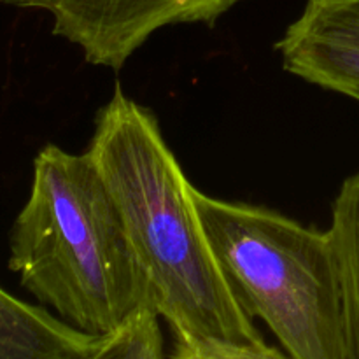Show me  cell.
Returning a JSON list of instances; mask_svg holds the SVG:
<instances>
[{
  "instance_id": "8992f818",
  "label": "cell",
  "mask_w": 359,
  "mask_h": 359,
  "mask_svg": "<svg viewBox=\"0 0 359 359\" xmlns=\"http://www.w3.org/2000/svg\"><path fill=\"white\" fill-rule=\"evenodd\" d=\"M102 342L0 287V359H100Z\"/></svg>"
},
{
  "instance_id": "7a4b0ae2",
  "label": "cell",
  "mask_w": 359,
  "mask_h": 359,
  "mask_svg": "<svg viewBox=\"0 0 359 359\" xmlns=\"http://www.w3.org/2000/svg\"><path fill=\"white\" fill-rule=\"evenodd\" d=\"M9 251L21 286L84 333L107 335L142 305L154 307L118 203L88 151H39Z\"/></svg>"
},
{
  "instance_id": "3957f363",
  "label": "cell",
  "mask_w": 359,
  "mask_h": 359,
  "mask_svg": "<svg viewBox=\"0 0 359 359\" xmlns=\"http://www.w3.org/2000/svg\"><path fill=\"white\" fill-rule=\"evenodd\" d=\"M217 263L251 319H262L287 358L347 359L339 263L330 231L265 207L226 202L193 186Z\"/></svg>"
},
{
  "instance_id": "277c9868",
  "label": "cell",
  "mask_w": 359,
  "mask_h": 359,
  "mask_svg": "<svg viewBox=\"0 0 359 359\" xmlns=\"http://www.w3.org/2000/svg\"><path fill=\"white\" fill-rule=\"evenodd\" d=\"M242 0H0V6L44 11L53 34L83 51L91 65L121 70L130 56L163 27H212Z\"/></svg>"
},
{
  "instance_id": "6da1fadb",
  "label": "cell",
  "mask_w": 359,
  "mask_h": 359,
  "mask_svg": "<svg viewBox=\"0 0 359 359\" xmlns=\"http://www.w3.org/2000/svg\"><path fill=\"white\" fill-rule=\"evenodd\" d=\"M88 153L119 207L153 304L179 359H277L242 311L209 244L193 184L149 109L116 84L95 116Z\"/></svg>"
},
{
  "instance_id": "5b68a950",
  "label": "cell",
  "mask_w": 359,
  "mask_h": 359,
  "mask_svg": "<svg viewBox=\"0 0 359 359\" xmlns=\"http://www.w3.org/2000/svg\"><path fill=\"white\" fill-rule=\"evenodd\" d=\"M276 49L284 70L359 102V0H307Z\"/></svg>"
},
{
  "instance_id": "52a82bcc",
  "label": "cell",
  "mask_w": 359,
  "mask_h": 359,
  "mask_svg": "<svg viewBox=\"0 0 359 359\" xmlns=\"http://www.w3.org/2000/svg\"><path fill=\"white\" fill-rule=\"evenodd\" d=\"M346 314L347 359H359V172L344 181L330 226Z\"/></svg>"
},
{
  "instance_id": "ba28073f",
  "label": "cell",
  "mask_w": 359,
  "mask_h": 359,
  "mask_svg": "<svg viewBox=\"0 0 359 359\" xmlns=\"http://www.w3.org/2000/svg\"><path fill=\"white\" fill-rule=\"evenodd\" d=\"M165 356L160 314L153 305H142L114 332L104 335L100 359H156Z\"/></svg>"
}]
</instances>
